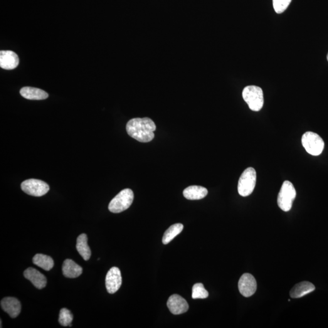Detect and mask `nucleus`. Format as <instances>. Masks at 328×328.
I'll list each match as a JSON object with an SVG mask.
<instances>
[{"label": "nucleus", "mask_w": 328, "mask_h": 328, "mask_svg": "<svg viewBox=\"0 0 328 328\" xmlns=\"http://www.w3.org/2000/svg\"><path fill=\"white\" fill-rule=\"evenodd\" d=\"M155 123L149 117L134 118L126 126V130L130 136L137 141L147 143L152 141L154 137Z\"/></svg>", "instance_id": "f257e3e1"}, {"label": "nucleus", "mask_w": 328, "mask_h": 328, "mask_svg": "<svg viewBox=\"0 0 328 328\" xmlns=\"http://www.w3.org/2000/svg\"><path fill=\"white\" fill-rule=\"evenodd\" d=\"M243 97L249 108L253 112H259L263 107L264 96L262 89L259 86H246L243 91Z\"/></svg>", "instance_id": "f03ea898"}, {"label": "nucleus", "mask_w": 328, "mask_h": 328, "mask_svg": "<svg viewBox=\"0 0 328 328\" xmlns=\"http://www.w3.org/2000/svg\"><path fill=\"white\" fill-rule=\"evenodd\" d=\"M134 199V193L132 190L126 189L118 193L111 201L108 209L115 213H121L126 211L132 205Z\"/></svg>", "instance_id": "7ed1b4c3"}, {"label": "nucleus", "mask_w": 328, "mask_h": 328, "mask_svg": "<svg viewBox=\"0 0 328 328\" xmlns=\"http://www.w3.org/2000/svg\"><path fill=\"white\" fill-rule=\"evenodd\" d=\"M256 181V173L252 167L246 169L239 179L238 191L241 196L246 197L252 193Z\"/></svg>", "instance_id": "20e7f679"}, {"label": "nucleus", "mask_w": 328, "mask_h": 328, "mask_svg": "<svg viewBox=\"0 0 328 328\" xmlns=\"http://www.w3.org/2000/svg\"><path fill=\"white\" fill-rule=\"evenodd\" d=\"M302 142L308 154L319 156L324 149L325 143L322 138L316 133L308 132L303 135Z\"/></svg>", "instance_id": "39448f33"}, {"label": "nucleus", "mask_w": 328, "mask_h": 328, "mask_svg": "<svg viewBox=\"0 0 328 328\" xmlns=\"http://www.w3.org/2000/svg\"><path fill=\"white\" fill-rule=\"evenodd\" d=\"M297 193L294 186L290 181L283 182L278 194L277 203L280 208L284 212H289L292 207L293 201L295 199Z\"/></svg>", "instance_id": "423d86ee"}, {"label": "nucleus", "mask_w": 328, "mask_h": 328, "mask_svg": "<svg viewBox=\"0 0 328 328\" xmlns=\"http://www.w3.org/2000/svg\"><path fill=\"white\" fill-rule=\"evenodd\" d=\"M22 191L29 195L40 197L46 194L49 191V186L41 180L30 179L26 180L21 184Z\"/></svg>", "instance_id": "0eeeda50"}, {"label": "nucleus", "mask_w": 328, "mask_h": 328, "mask_svg": "<svg viewBox=\"0 0 328 328\" xmlns=\"http://www.w3.org/2000/svg\"><path fill=\"white\" fill-rule=\"evenodd\" d=\"M121 272L119 268L113 267L106 276L105 285L108 292L113 294L119 289L122 285Z\"/></svg>", "instance_id": "6e6552de"}, {"label": "nucleus", "mask_w": 328, "mask_h": 328, "mask_svg": "<svg viewBox=\"0 0 328 328\" xmlns=\"http://www.w3.org/2000/svg\"><path fill=\"white\" fill-rule=\"evenodd\" d=\"M257 284L255 278L250 273L241 276L238 282V289L241 294L245 297H251L255 293Z\"/></svg>", "instance_id": "1a4fd4ad"}, {"label": "nucleus", "mask_w": 328, "mask_h": 328, "mask_svg": "<svg viewBox=\"0 0 328 328\" xmlns=\"http://www.w3.org/2000/svg\"><path fill=\"white\" fill-rule=\"evenodd\" d=\"M167 307L174 315L184 314L188 310L189 307L187 301L177 294L170 296L167 302Z\"/></svg>", "instance_id": "9d476101"}, {"label": "nucleus", "mask_w": 328, "mask_h": 328, "mask_svg": "<svg viewBox=\"0 0 328 328\" xmlns=\"http://www.w3.org/2000/svg\"><path fill=\"white\" fill-rule=\"evenodd\" d=\"M19 64V58L12 51H0V67L4 70H11L16 68Z\"/></svg>", "instance_id": "9b49d317"}, {"label": "nucleus", "mask_w": 328, "mask_h": 328, "mask_svg": "<svg viewBox=\"0 0 328 328\" xmlns=\"http://www.w3.org/2000/svg\"><path fill=\"white\" fill-rule=\"evenodd\" d=\"M2 309L7 313L9 316L14 319L20 314L21 306L20 302L16 298L6 297L1 301Z\"/></svg>", "instance_id": "f8f14e48"}, {"label": "nucleus", "mask_w": 328, "mask_h": 328, "mask_svg": "<svg viewBox=\"0 0 328 328\" xmlns=\"http://www.w3.org/2000/svg\"><path fill=\"white\" fill-rule=\"evenodd\" d=\"M24 277L30 281L33 285L39 289L45 288L47 284V280L45 276L36 269L29 268L24 272Z\"/></svg>", "instance_id": "ddd939ff"}, {"label": "nucleus", "mask_w": 328, "mask_h": 328, "mask_svg": "<svg viewBox=\"0 0 328 328\" xmlns=\"http://www.w3.org/2000/svg\"><path fill=\"white\" fill-rule=\"evenodd\" d=\"M63 275L66 278H75L82 274L83 269L70 259L64 261L62 266Z\"/></svg>", "instance_id": "4468645a"}, {"label": "nucleus", "mask_w": 328, "mask_h": 328, "mask_svg": "<svg viewBox=\"0 0 328 328\" xmlns=\"http://www.w3.org/2000/svg\"><path fill=\"white\" fill-rule=\"evenodd\" d=\"M22 97L28 100H44L48 97V94L41 89L26 86L21 89Z\"/></svg>", "instance_id": "2eb2a0df"}, {"label": "nucleus", "mask_w": 328, "mask_h": 328, "mask_svg": "<svg viewBox=\"0 0 328 328\" xmlns=\"http://www.w3.org/2000/svg\"><path fill=\"white\" fill-rule=\"evenodd\" d=\"M315 289V286L312 283L302 282L294 286L290 291V295L293 298H301L313 292Z\"/></svg>", "instance_id": "dca6fc26"}, {"label": "nucleus", "mask_w": 328, "mask_h": 328, "mask_svg": "<svg viewBox=\"0 0 328 328\" xmlns=\"http://www.w3.org/2000/svg\"><path fill=\"white\" fill-rule=\"evenodd\" d=\"M207 194L208 191L205 187L198 186L188 187L183 192L184 196L189 200H199L205 198Z\"/></svg>", "instance_id": "f3484780"}, {"label": "nucleus", "mask_w": 328, "mask_h": 328, "mask_svg": "<svg viewBox=\"0 0 328 328\" xmlns=\"http://www.w3.org/2000/svg\"><path fill=\"white\" fill-rule=\"evenodd\" d=\"M76 248L84 260H90L91 251L90 247L88 245V237L85 233L81 234L78 236Z\"/></svg>", "instance_id": "a211bd4d"}, {"label": "nucleus", "mask_w": 328, "mask_h": 328, "mask_svg": "<svg viewBox=\"0 0 328 328\" xmlns=\"http://www.w3.org/2000/svg\"><path fill=\"white\" fill-rule=\"evenodd\" d=\"M33 261L34 265L46 271L51 270L54 265L53 258L43 254H37L34 256Z\"/></svg>", "instance_id": "6ab92c4d"}, {"label": "nucleus", "mask_w": 328, "mask_h": 328, "mask_svg": "<svg viewBox=\"0 0 328 328\" xmlns=\"http://www.w3.org/2000/svg\"><path fill=\"white\" fill-rule=\"evenodd\" d=\"M183 229L184 226L181 223L174 224V225L170 226L164 234L163 238H162V243L164 245L169 244L170 241L174 240L177 235H178L181 232Z\"/></svg>", "instance_id": "aec40b11"}, {"label": "nucleus", "mask_w": 328, "mask_h": 328, "mask_svg": "<svg viewBox=\"0 0 328 328\" xmlns=\"http://www.w3.org/2000/svg\"><path fill=\"white\" fill-rule=\"evenodd\" d=\"M73 320V315L72 313L66 308H63L60 311L59 314L58 322L61 326L71 327V323Z\"/></svg>", "instance_id": "412c9836"}, {"label": "nucleus", "mask_w": 328, "mask_h": 328, "mask_svg": "<svg viewBox=\"0 0 328 328\" xmlns=\"http://www.w3.org/2000/svg\"><path fill=\"white\" fill-rule=\"evenodd\" d=\"M209 297V292L202 283H196L192 288V298L193 299H204Z\"/></svg>", "instance_id": "4be33fe9"}, {"label": "nucleus", "mask_w": 328, "mask_h": 328, "mask_svg": "<svg viewBox=\"0 0 328 328\" xmlns=\"http://www.w3.org/2000/svg\"><path fill=\"white\" fill-rule=\"evenodd\" d=\"M272 1L276 13L282 14L287 9L292 0H272Z\"/></svg>", "instance_id": "5701e85b"}, {"label": "nucleus", "mask_w": 328, "mask_h": 328, "mask_svg": "<svg viewBox=\"0 0 328 328\" xmlns=\"http://www.w3.org/2000/svg\"><path fill=\"white\" fill-rule=\"evenodd\" d=\"M1 328H2V321H1Z\"/></svg>", "instance_id": "b1692460"}, {"label": "nucleus", "mask_w": 328, "mask_h": 328, "mask_svg": "<svg viewBox=\"0 0 328 328\" xmlns=\"http://www.w3.org/2000/svg\"><path fill=\"white\" fill-rule=\"evenodd\" d=\"M327 60L328 61V55H327Z\"/></svg>", "instance_id": "393cba45"}]
</instances>
